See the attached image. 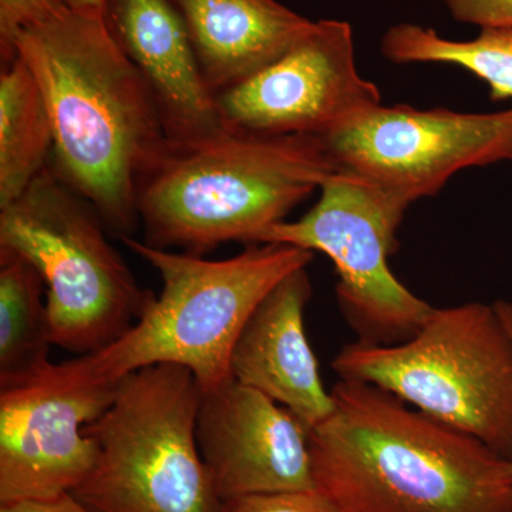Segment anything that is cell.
I'll list each match as a JSON object with an SVG mask.
<instances>
[{"instance_id":"obj_1","label":"cell","mask_w":512,"mask_h":512,"mask_svg":"<svg viewBox=\"0 0 512 512\" xmlns=\"http://www.w3.org/2000/svg\"><path fill=\"white\" fill-rule=\"evenodd\" d=\"M53 126L49 167L120 239L140 227L141 177L167 143L150 87L124 56L100 10L69 8L13 39Z\"/></svg>"},{"instance_id":"obj_24","label":"cell","mask_w":512,"mask_h":512,"mask_svg":"<svg viewBox=\"0 0 512 512\" xmlns=\"http://www.w3.org/2000/svg\"><path fill=\"white\" fill-rule=\"evenodd\" d=\"M104 0H72V8L83 10H100L103 9Z\"/></svg>"},{"instance_id":"obj_13","label":"cell","mask_w":512,"mask_h":512,"mask_svg":"<svg viewBox=\"0 0 512 512\" xmlns=\"http://www.w3.org/2000/svg\"><path fill=\"white\" fill-rule=\"evenodd\" d=\"M101 13L114 42L150 87L168 140H198L227 127L170 0H104Z\"/></svg>"},{"instance_id":"obj_16","label":"cell","mask_w":512,"mask_h":512,"mask_svg":"<svg viewBox=\"0 0 512 512\" xmlns=\"http://www.w3.org/2000/svg\"><path fill=\"white\" fill-rule=\"evenodd\" d=\"M46 284L36 266L0 248V390L15 389L52 365Z\"/></svg>"},{"instance_id":"obj_12","label":"cell","mask_w":512,"mask_h":512,"mask_svg":"<svg viewBox=\"0 0 512 512\" xmlns=\"http://www.w3.org/2000/svg\"><path fill=\"white\" fill-rule=\"evenodd\" d=\"M195 437L221 501L316 488L308 427L291 410L237 380L202 392Z\"/></svg>"},{"instance_id":"obj_14","label":"cell","mask_w":512,"mask_h":512,"mask_svg":"<svg viewBox=\"0 0 512 512\" xmlns=\"http://www.w3.org/2000/svg\"><path fill=\"white\" fill-rule=\"evenodd\" d=\"M311 296L306 268L282 279L249 316L229 360L232 379L291 410L309 430L333 410L306 336L303 313Z\"/></svg>"},{"instance_id":"obj_3","label":"cell","mask_w":512,"mask_h":512,"mask_svg":"<svg viewBox=\"0 0 512 512\" xmlns=\"http://www.w3.org/2000/svg\"><path fill=\"white\" fill-rule=\"evenodd\" d=\"M335 171L318 137L225 127L198 140H167L138 183L143 242L198 256L227 242L255 244Z\"/></svg>"},{"instance_id":"obj_23","label":"cell","mask_w":512,"mask_h":512,"mask_svg":"<svg viewBox=\"0 0 512 512\" xmlns=\"http://www.w3.org/2000/svg\"><path fill=\"white\" fill-rule=\"evenodd\" d=\"M494 306L498 313H500L501 318L504 320L505 326H507L508 330H510L512 336V303L498 301L494 303ZM510 461L512 466V454L510 456Z\"/></svg>"},{"instance_id":"obj_21","label":"cell","mask_w":512,"mask_h":512,"mask_svg":"<svg viewBox=\"0 0 512 512\" xmlns=\"http://www.w3.org/2000/svg\"><path fill=\"white\" fill-rule=\"evenodd\" d=\"M457 22L481 29H512V0H446Z\"/></svg>"},{"instance_id":"obj_10","label":"cell","mask_w":512,"mask_h":512,"mask_svg":"<svg viewBox=\"0 0 512 512\" xmlns=\"http://www.w3.org/2000/svg\"><path fill=\"white\" fill-rule=\"evenodd\" d=\"M322 140L338 170L412 205L464 168L512 163V109L473 114L379 104Z\"/></svg>"},{"instance_id":"obj_4","label":"cell","mask_w":512,"mask_h":512,"mask_svg":"<svg viewBox=\"0 0 512 512\" xmlns=\"http://www.w3.org/2000/svg\"><path fill=\"white\" fill-rule=\"evenodd\" d=\"M128 249L160 275L163 289L141 318L109 348L90 359L107 379L143 367L173 363L190 369L202 392L232 379L229 360L249 316L282 279L313 261L293 245L249 244L222 261L150 247L123 237Z\"/></svg>"},{"instance_id":"obj_11","label":"cell","mask_w":512,"mask_h":512,"mask_svg":"<svg viewBox=\"0 0 512 512\" xmlns=\"http://www.w3.org/2000/svg\"><path fill=\"white\" fill-rule=\"evenodd\" d=\"M222 123L258 136L326 138L382 104L357 72L348 22L318 20L281 57L215 94Z\"/></svg>"},{"instance_id":"obj_6","label":"cell","mask_w":512,"mask_h":512,"mask_svg":"<svg viewBox=\"0 0 512 512\" xmlns=\"http://www.w3.org/2000/svg\"><path fill=\"white\" fill-rule=\"evenodd\" d=\"M201 397L194 373L173 363L121 377L84 427L96 461L73 494L99 512H221L195 437Z\"/></svg>"},{"instance_id":"obj_17","label":"cell","mask_w":512,"mask_h":512,"mask_svg":"<svg viewBox=\"0 0 512 512\" xmlns=\"http://www.w3.org/2000/svg\"><path fill=\"white\" fill-rule=\"evenodd\" d=\"M53 126L42 90L19 56L0 73V210L49 165Z\"/></svg>"},{"instance_id":"obj_7","label":"cell","mask_w":512,"mask_h":512,"mask_svg":"<svg viewBox=\"0 0 512 512\" xmlns=\"http://www.w3.org/2000/svg\"><path fill=\"white\" fill-rule=\"evenodd\" d=\"M107 234L92 205L49 165L0 210V248L28 259L45 281L53 345L80 356L126 335L154 298Z\"/></svg>"},{"instance_id":"obj_22","label":"cell","mask_w":512,"mask_h":512,"mask_svg":"<svg viewBox=\"0 0 512 512\" xmlns=\"http://www.w3.org/2000/svg\"><path fill=\"white\" fill-rule=\"evenodd\" d=\"M0 512H99L84 504L73 493L59 495L50 500L18 501L0 504Z\"/></svg>"},{"instance_id":"obj_20","label":"cell","mask_w":512,"mask_h":512,"mask_svg":"<svg viewBox=\"0 0 512 512\" xmlns=\"http://www.w3.org/2000/svg\"><path fill=\"white\" fill-rule=\"evenodd\" d=\"M72 8V0H0V59L12 62V43L23 29L39 25Z\"/></svg>"},{"instance_id":"obj_9","label":"cell","mask_w":512,"mask_h":512,"mask_svg":"<svg viewBox=\"0 0 512 512\" xmlns=\"http://www.w3.org/2000/svg\"><path fill=\"white\" fill-rule=\"evenodd\" d=\"M117 384L84 355L0 390V504L50 500L83 484L96 461L84 427L106 412Z\"/></svg>"},{"instance_id":"obj_19","label":"cell","mask_w":512,"mask_h":512,"mask_svg":"<svg viewBox=\"0 0 512 512\" xmlns=\"http://www.w3.org/2000/svg\"><path fill=\"white\" fill-rule=\"evenodd\" d=\"M221 512H339L318 488L241 495L222 501Z\"/></svg>"},{"instance_id":"obj_8","label":"cell","mask_w":512,"mask_h":512,"mask_svg":"<svg viewBox=\"0 0 512 512\" xmlns=\"http://www.w3.org/2000/svg\"><path fill=\"white\" fill-rule=\"evenodd\" d=\"M319 190L318 204L301 220L275 224L255 244L275 242L328 255L339 276L340 311L357 340L396 345L412 339L434 308L389 266L409 202L348 171L330 174Z\"/></svg>"},{"instance_id":"obj_5","label":"cell","mask_w":512,"mask_h":512,"mask_svg":"<svg viewBox=\"0 0 512 512\" xmlns=\"http://www.w3.org/2000/svg\"><path fill=\"white\" fill-rule=\"evenodd\" d=\"M332 369L340 379L382 387L501 456L512 454V336L494 305L434 308L407 342L356 340Z\"/></svg>"},{"instance_id":"obj_18","label":"cell","mask_w":512,"mask_h":512,"mask_svg":"<svg viewBox=\"0 0 512 512\" xmlns=\"http://www.w3.org/2000/svg\"><path fill=\"white\" fill-rule=\"evenodd\" d=\"M382 53L397 64H456L488 84L491 100L512 99V29H481L476 39L457 42L402 23L383 36Z\"/></svg>"},{"instance_id":"obj_2","label":"cell","mask_w":512,"mask_h":512,"mask_svg":"<svg viewBox=\"0 0 512 512\" xmlns=\"http://www.w3.org/2000/svg\"><path fill=\"white\" fill-rule=\"evenodd\" d=\"M330 394L309 451L339 512H512L510 458L375 384L340 379Z\"/></svg>"},{"instance_id":"obj_15","label":"cell","mask_w":512,"mask_h":512,"mask_svg":"<svg viewBox=\"0 0 512 512\" xmlns=\"http://www.w3.org/2000/svg\"><path fill=\"white\" fill-rule=\"evenodd\" d=\"M180 13L211 92L218 94L275 62L315 22L276 0H170Z\"/></svg>"}]
</instances>
